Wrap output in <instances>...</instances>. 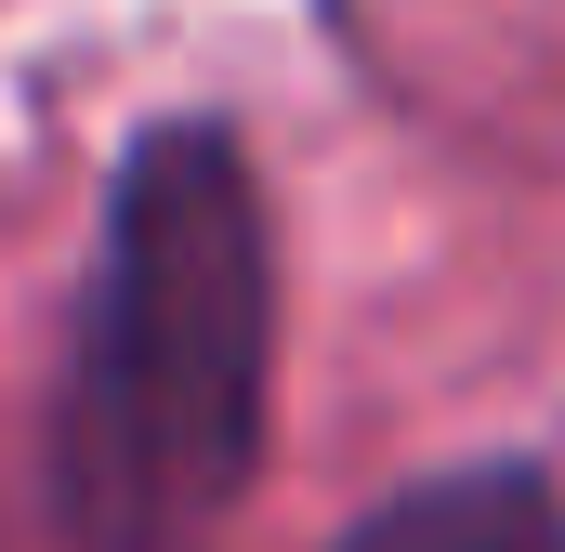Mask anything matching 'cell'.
I'll list each match as a JSON object with an SVG mask.
<instances>
[{"mask_svg":"<svg viewBox=\"0 0 565 552\" xmlns=\"http://www.w3.org/2000/svg\"><path fill=\"white\" fill-rule=\"evenodd\" d=\"M277 434V211L224 119H145L66 302L40 500L66 552H198Z\"/></svg>","mask_w":565,"mask_h":552,"instance_id":"cell-1","label":"cell"},{"mask_svg":"<svg viewBox=\"0 0 565 552\" xmlns=\"http://www.w3.org/2000/svg\"><path fill=\"white\" fill-rule=\"evenodd\" d=\"M329 552H565V487L526 460H460L395 487L382 513H355Z\"/></svg>","mask_w":565,"mask_h":552,"instance_id":"cell-2","label":"cell"}]
</instances>
